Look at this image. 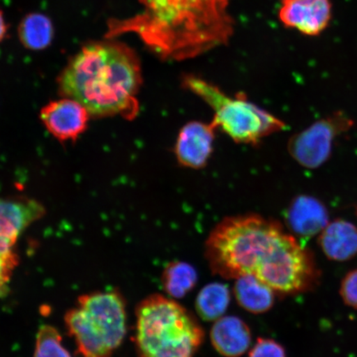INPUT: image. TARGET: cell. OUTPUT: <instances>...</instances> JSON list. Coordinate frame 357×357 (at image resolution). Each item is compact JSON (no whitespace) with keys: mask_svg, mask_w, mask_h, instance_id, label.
Here are the masks:
<instances>
[{"mask_svg":"<svg viewBox=\"0 0 357 357\" xmlns=\"http://www.w3.org/2000/svg\"><path fill=\"white\" fill-rule=\"evenodd\" d=\"M205 257L214 275H252L283 296L309 291L319 279L312 253L279 222L258 214L218 223L205 242Z\"/></svg>","mask_w":357,"mask_h":357,"instance_id":"cell-1","label":"cell"},{"mask_svg":"<svg viewBox=\"0 0 357 357\" xmlns=\"http://www.w3.org/2000/svg\"><path fill=\"white\" fill-rule=\"evenodd\" d=\"M142 10L108 22L106 38L136 33L162 59H191L229 41V0H138Z\"/></svg>","mask_w":357,"mask_h":357,"instance_id":"cell-2","label":"cell"},{"mask_svg":"<svg viewBox=\"0 0 357 357\" xmlns=\"http://www.w3.org/2000/svg\"><path fill=\"white\" fill-rule=\"evenodd\" d=\"M142 84L137 53L112 38L80 49L58 79L61 95L78 101L96 118L135 119Z\"/></svg>","mask_w":357,"mask_h":357,"instance_id":"cell-3","label":"cell"},{"mask_svg":"<svg viewBox=\"0 0 357 357\" xmlns=\"http://www.w3.org/2000/svg\"><path fill=\"white\" fill-rule=\"evenodd\" d=\"M204 339L197 319L172 298L153 294L137 307L135 344L139 357H194Z\"/></svg>","mask_w":357,"mask_h":357,"instance_id":"cell-4","label":"cell"},{"mask_svg":"<svg viewBox=\"0 0 357 357\" xmlns=\"http://www.w3.org/2000/svg\"><path fill=\"white\" fill-rule=\"evenodd\" d=\"M182 86L211 107L214 126L236 144L257 145L263 138L285 128L283 121L249 101L244 93L230 97L215 84L194 75H185Z\"/></svg>","mask_w":357,"mask_h":357,"instance_id":"cell-5","label":"cell"},{"mask_svg":"<svg viewBox=\"0 0 357 357\" xmlns=\"http://www.w3.org/2000/svg\"><path fill=\"white\" fill-rule=\"evenodd\" d=\"M354 125L349 116L343 112H336L290 138L289 153L301 166L319 168L331 155L335 139L349 131Z\"/></svg>","mask_w":357,"mask_h":357,"instance_id":"cell-6","label":"cell"},{"mask_svg":"<svg viewBox=\"0 0 357 357\" xmlns=\"http://www.w3.org/2000/svg\"><path fill=\"white\" fill-rule=\"evenodd\" d=\"M77 307L114 351L122 344L127 333L126 305L117 291L95 292L79 297Z\"/></svg>","mask_w":357,"mask_h":357,"instance_id":"cell-7","label":"cell"},{"mask_svg":"<svg viewBox=\"0 0 357 357\" xmlns=\"http://www.w3.org/2000/svg\"><path fill=\"white\" fill-rule=\"evenodd\" d=\"M91 116L80 102L66 97L49 102L40 112L44 126L61 142L77 140L86 131Z\"/></svg>","mask_w":357,"mask_h":357,"instance_id":"cell-8","label":"cell"},{"mask_svg":"<svg viewBox=\"0 0 357 357\" xmlns=\"http://www.w3.org/2000/svg\"><path fill=\"white\" fill-rule=\"evenodd\" d=\"M214 124L199 121L186 123L178 134L175 155L178 164L199 169L206 167L213 153L215 130Z\"/></svg>","mask_w":357,"mask_h":357,"instance_id":"cell-9","label":"cell"},{"mask_svg":"<svg viewBox=\"0 0 357 357\" xmlns=\"http://www.w3.org/2000/svg\"><path fill=\"white\" fill-rule=\"evenodd\" d=\"M280 17L289 28L318 36L331 21L332 4L330 0H282Z\"/></svg>","mask_w":357,"mask_h":357,"instance_id":"cell-10","label":"cell"},{"mask_svg":"<svg viewBox=\"0 0 357 357\" xmlns=\"http://www.w3.org/2000/svg\"><path fill=\"white\" fill-rule=\"evenodd\" d=\"M327 208L320 200L310 195H298L292 200L285 222L290 231L301 238L310 239L328 225Z\"/></svg>","mask_w":357,"mask_h":357,"instance_id":"cell-11","label":"cell"},{"mask_svg":"<svg viewBox=\"0 0 357 357\" xmlns=\"http://www.w3.org/2000/svg\"><path fill=\"white\" fill-rule=\"evenodd\" d=\"M214 349L225 357H240L252 344L251 329L235 316L222 317L214 322L211 331Z\"/></svg>","mask_w":357,"mask_h":357,"instance_id":"cell-12","label":"cell"},{"mask_svg":"<svg viewBox=\"0 0 357 357\" xmlns=\"http://www.w3.org/2000/svg\"><path fill=\"white\" fill-rule=\"evenodd\" d=\"M45 213L43 205L34 199L0 198V236L17 241Z\"/></svg>","mask_w":357,"mask_h":357,"instance_id":"cell-13","label":"cell"},{"mask_svg":"<svg viewBox=\"0 0 357 357\" xmlns=\"http://www.w3.org/2000/svg\"><path fill=\"white\" fill-rule=\"evenodd\" d=\"M65 322L82 357H111L113 355L114 351L79 307L66 312Z\"/></svg>","mask_w":357,"mask_h":357,"instance_id":"cell-14","label":"cell"},{"mask_svg":"<svg viewBox=\"0 0 357 357\" xmlns=\"http://www.w3.org/2000/svg\"><path fill=\"white\" fill-rule=\"evenodd\" d=\"M319 243L330 260H350L357 254V227L346 220H334L321 231Z\"/></svg>","mask_w":357,"mask_h":357,"instance_id":"cell-15","label":"cell"},{"mask_svg":"<svg viewBox=\"0 0 357 357\" xmlns=\"http://www.w3.org/2000/svg\"><path fill=\"white\" fill-rule=\"evenodd\" d=\"M234 294L238 305L254 314H261L271 310L275 303L273 289L252 275L235 280Z\"/></svg>","mask_w":357,"mask_h":357,"instance_id":"cell-16","label":"cell"},{"mask_svg":"<svg viewBox=\"0 0 357 357\" xmlns=\"http://www.w3.org/2000/svg\"><path fill=\"white\" fill-rule=\"evenodd\" d=\"M54 29L50 19L43 13H29L19 26L20 42L30 50L40 51L50 46Z\"/></svg>","mask_w":357,"mask_h":357,"instance_id":"cell-17","label":"cell"},{"mask_svg":"<svg viewBox=\"0 0 357 357\" xmlns=\"http://www.w3.org/2000/svg\"><path fill=\"white\" fill-rule=\"evenodd\" d=\"M231 301L230 290L221 283H211L200 290L195 301V310L201 319L212 322L222 318Z\"/></svg>","mask_w":357,"mask_h":357,"instance_id":"cell-18","label":"cell"},{"mask_svg":"<svg viewBox=\"0 0 357 357\" xmlns=\"http://www.w3.org/2000/svg\"><path fill=\"white\" fill-rule=\"evenodd\" d=\"M197 271L194 266L183 261L169 263L162 272V284L169 297L184 298L196 287Z\"/></svg>","mask_w":357,"mask_h":357,"instance_id":"cell-19","label":"cell"},{"mask_svg":"<svg viewBox=\"0 0 357 357\" xmlns=\"http://www.w3.org/2000/svg\"><path fill=\"white\" fill-rule=\"evenodd\" d=\"M33 357H71L62 344L59 332L51 325H43L38 330Z\"/></svg>","mask_w":357,"mask_h":357,"instance_id":"cell-20","label":"cell"},{"mask_svg":"<svg viewBox=\"0 0 357 357\" xmlns=\"http://www.w3.org/2000/svg\"><path fill=\"white\" fill-rule=\"evenodd\" d=\"M248 357H287V351L273 339L259 337Z\"/></svg>","mask_w":357,"mask_h":357,"instance_id":"cell-21","label":"cell"},{"mask_svg":"<svg viewBox=\"0 0 357 357\" xmlns=\"http://www.w3.org/2000/svg\"><path fill=\"white\" fill-rule=\"evenodd\" d=\"M340 294L347 305L357 310V269L350 271L342 280Z\"/></svg>","mask_w":357,"mask_h":357,"instance_id":"cell-22","label":"cell"},{"mask_svg":"<svg viewBox=\"0 0 357 357\" xmlns=\"http://www.w3.org/2000/svg\"><path fill=\"white\" fill-rule=\"evenodd\" d=\"M19 265V257L13 253L8 256H0V275L11 278L13 271Z\"/></svg>","mask_w":357,"mask_h":357,"instance_id":"cell-23","label":"cell"},{"mask_svg":"<svg viewBox=\"0 0 357 357\" xmlns=\"http://www.w3.org/2000/svg\"><path fill=\"white\" fill-rule=\"evenodd\" d=\"M16 242L17 241L0 236V256H8L15 253L13 247H15Z\"/></svg>","mask_w":357,"mask_h":357,"instance_id":"cell-24","label":"cell"},{"mask_svg":"<svg viewBox=\"0 0 357 357\" xmlns=\"http://www.w3.org/2000/svg\"><path fill=\"white\" fill-rule=\"evenodd\" d=\"M10 278H6V276L0 275V298L6 296L8 291V284L10 282Z\"/></svg>","mask_w":357,"mask_h":357,"instance_id":"cell-25","label":"cell"},{"mask_svg":"<svg viewBox=\"0 0 357 357\" xmlns=\"http://www.w3.org/2000/svg\"><path fill=\"white\" fill-rule=\"evenodd\" d=\"M7 31L8 26L6 20H4L3 13L0 11V43H1L4 38L6 37Z\"/></svg>","mask_w":357,"mask_h":357,"instance_id":"cell-26","label":"cell"},{"mask_svg":"<svg viewBox=\"0 0 357 357\" xmlns=\"http://www.w3.org/2000/svg\"><path fill=\"white\" fill-rule=\"evenodd\" d=\"M356 215H357V208H356Z\"/></svg>","mask_w":357,"mask_h":357,"instance_id":"cell-27","label":"cell"}]
</instances>
